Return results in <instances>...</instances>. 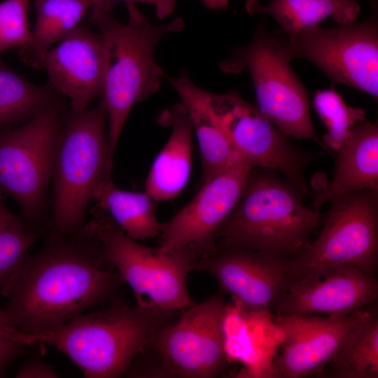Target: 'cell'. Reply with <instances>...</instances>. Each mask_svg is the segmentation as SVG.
Wrapping results in <instances>:
<instances>
[{
  "mask_svg": "<svg viewBox=\"0 0 378 378\" xmlns=\"http://www.w3.org/2000/svg\"><path fill=\"white\" fill-rule=\"evenodd\" d=\"M378 281L351 265L336 267L319 279L293 282L273 315L343 316L374 303Z\"/></svg>",
  "mask_w": 378,
  "mask_h": 378,
  "instance_id": "obj_17",
  "label": "cell"
},
{
  "mask_svg": "<svg viewBox=\"0 0 378 378\" xmlns=\"http://www.w3.org/2000/svg\"><path fill=\"white\" fill-rule=\"evenodd\" d=\"M182 311V310H181ZM181 311L130 306L116 300L84 312L57 329L37 334L22 332L27 346L43 343L67 356L88 378H117L163 327Z\"/></svg>",
  "mask_w": 378,
  "mask_h": 378,
  "instance_id": "obj_3",
  "label": "cell"
},
{
  "mask_svg": "<svg viewBox=\"0 0 378 378\" xmlns=\"http://www.w3.org/2000/svg\"><path fill=\"white\" fill-rule=\"evenodd\" d=\"M114 3L94 0L89 22L97 27L104 52V83L102 97L108 113V137L113 155L127 118L134 104L157 92L164 74L154 52L161 38L181 31V18L153 24L134 3L125 2L128 21L116 20Z\"/></svg>",
  "mask_w": 378,
  "mask_h": 378,
  "instance_id": "obj_2",
  "label": "cell"
},
{
  "mask_svg": "<svg viewBox=\"0 0 378 378\" xmlns=\"http://www.w3.org/2000/svg\"><path fill=\"white\" fill-rule=\"evenodd\" d=\"M322 229L298 255L288 260L293 282L319 279L343 265L370 276L378 269V188L332 197Z\"/></svg>",
  "mask_w": 378,
  "mask_h": 378,
  "instance_id": "obj_7",
  "label": "cell"
},
{
  "mask_svg": "<svg viewBox=\"0 0 378 378\" xmlns=\"http://www.w3.org/2000/svg\"><path fill=\"white\" fill-rule=\"evenodd\" d=\"M15 377L18 378H56L58 375L49 365L41 360L34 359L22 364Z\"/></svg>",
  "mask_w": 378,
  "mask_h": 378,
  "instance_id": "obj_30",
  "label": "cell"
},
{
  "mask_svg": "<svg viewBox=\"0 0 378 378\" xmlns=\"http://www.w3.org/2000/svg\"><path fill=\"white\" fill-rule=\"evenodd\" d=\"M367 308L343 316L273 315L283 337L271 364L272 374L280 378L320 375L350 332L376 309Z\"/></svg>",
  "mask_w": 378,
  "mask_h": 378,
  "instance_id": "obj_15",
  "label": "cell"
},
{
  "mask_svg": "<svg viewBox=\"0 0 378 378\" xmlns=\"http://www.w3.org/2000/svg\"><path fill=\"white\" fill-rule=\"evenodd\" d=\"M27 346L21 340V331L11 323L0 304V377Z\"/></svg>",
  "mask_w": 378,
  "mask_h": 378,
  "instance_id": "obj_29",
  "label": "cell"
},
{
  "mask_svg": "<svg viewBox=\"0 0 378 378\" xmlns=\"http://www.w3.org/2000/svg\"><path fill=\"white\" fill-rule=\"evenodd\" d=\"M5 207L4 203H3V201H2V196H1V192H0V210L4 209Z\"/></svg>",
  "mask_w": 378,
  "mask_h": 378,
  "instance_id": "obj_33",
  "label": "cell"
},
{
  "mask_svg": "<svg viewBox=\"0 0 378 378\" xmlns=\"http://www.w3.org/2000/svg\"><path fill=\"white\" fill-rule=\"evenodd\" d=\"M31 0H6L0 2V53L16 47L29 48L31 43L28 24Z\"/></svg>",
  "mask_w": 378,
  "mask_h": 378,
  "instance_id": "obj_28",
  "label": "cell"
},
{
  "mask_svg": "<svg viewBox=\"0 0 378 378\" xmlns=\"http://www.w3.org/2000/svg\"><path fill=\"white\" fill-rule=\"evenodd\" d=\"M225 293L218 291L183 309L160 329L130 364L125 376L214 378L228 363Z\"/></svg>",
  "mask_w": 378,
  "mask_h": 378,
  "instance_id": "obj_6",
  "label": "cell"
},
{
  "mask_svg": "<svg viewBox=\"0 0 378 378\" xmlns=\"http://www.w3.org/2000/svg\"><path fill=\"white\" fill-rule=\"evenodd\" d=\"M246 8L250 14L271 16L285 35L319 25L328 18L339 25L351 24L360 10L355 0H270L265 5L258 0H249Z\"/></svg>",
  "mask_w": 378,
  "mask_h": 378,
  "instance_id": "obj_22",
  "label": "cell"
},
{
  "mask_svg": "<svg viewBox=\"0 0 378 378\" xmlns=\"http://www.w3.org/2000/svg\"><path fill=\"white\" fill-rule=\"evenodd\" d=\"M320 375L333 378L378 377L377 309L350 332Z\"/></svg>",
  "mask_w": 378,
  "mask_h": 378,
  "instance_id": "obj_24",
  "label": "cell"
},
{
  "mask_svg": "<svg viewBox=\"0 0 378 378\" xmlns=\"http://www.w3.org/2000/svg\"><path fill=\"white\" fill-rule=\"evenodd\" d=\"M378 188V125L368 120L358 125L337 151L332 177L316 195L317 211L333 197Z\"/></svg>",
  "mask_w": 378,
  "mask_h": 378,
  "instance_id": "obj_19",
  "label": "cell"
},
{
  "mask_svg": "<svg viewBox=\"0 0 378 378\" xmlns=\"http://www.w3.org/2000/svg\"><path fill=\"white\" fill-rule=\"evenodd\" d=\"M291 61L278 31H269L260 24L251 41L236 48L220 67L227 74L246 69L261 112L288 137L311 140L328 152L316 134L307 90Z\"/></svg>",
  "mask_w": 378,
  "mask_h": 378,
  "instance_id": "obj_8",
  "label": "cell"
},
{
  "mask_svg": "<svg viewBox=\"0 0 378 378\" xmlns=\"http://www.w3.org/2000/svg\"><path fill=\"white\" fill-rule=\"evenodd\" d=\"M251 169L239 158L202 183L195 197L164 223L158 247L162 251L188 248L197 255L213 248L219 228L243 193Z\"/></svg>",
  "mask_w": 378,
  "mask_h": 378,
  "instance_id": "obj_14",
  "label": "cell"
},
{
  "mask_svg": "<svg viewBox=\"0 0 378 378\" xmlns=\"http://www.w3.org/2000/svg\"><path fill=\"white\" fill-rule=\"evenodd\" d=\"M106 257L132 290L138 305L181 311L195 302L187 286L197 254L188 248L162 251L125 234L109 217L97 214L88 223Z\"/></svg>",
  "mask_w": 378,
  "mask_h": 378,
  "instance_id": "obj_9",
  "label": "cell"
},
{
  "mask_svg": "<svg viewBox=\"0 0 378 378\" xmlns=\"http://www.w3.org/2000/svg\"><path fill=\"white\" fill-rule=\"evenodd\" d=\"M40 234L22 216L6 207L0 210V294L4 295L10 279Z\"/></svg>",
  "mask_w": 378,
  "mask_h": 378,
  "instance_id": "obj_27",
  "label": "cell"
},
{
  "mask_svg": "<svg viewBox=\"0 0 378 378\" xmlns=\"http://www.w3.org/2000/svg\"><path fill=\"white\" fill-rule=\"evenodd\" d=\"M304 199L278 173L253 168L239 202L216 234V241L293 258L309 245L324 218Z\"/></svg>",
  "mask_w": 378,
  "mask_h": 378,
  "instance_id": "obj_4",
  "label": "cell"
},
{
  "mask_svg": "<svg viewBox=\"0 0 378 378\" xmlns=\"http://www.w3.org/2000/svg\"><path fill=\"white\" fill-rule=\"evenodd\" d=\"M62 125L53 102L0 134V192L15 201L24 219L35 227L44 209Z\"/></svg>",
  "mask_w": 378,
  "mask_h": 378,
  "instance_id": "obj_10",
  "label": "cell"
},
{
  "mask_svg": "<svg viewBox=\"0 0 378 378\" xmlns=\"http://www.w3.org/2000/svg\"><path fill=\"white\" fill-rule=\"evenodd\" d=\"M115 2L120 0H108ZM125 2H138L151 4L155 10L156 15L160 19H164L171 15L176 7V0H123Z\"/></svg>",
  "mask_w": 378,
  "mask_h": 378,
  "instance_id": "obj_31",
  "label": "cell"
},
{
  "mask_svg": "<svg viewBox=\"0 0 378 378\" xmlns=\"http://www.w3.org/2000/svg\"><path fill=\"white\" fill-rule=\"evenodd\" d=\"M181 99L198 141L202 174L200 185L240 158L216 122L206 103L204 90L183 72L178 77L164 76Z\"/></svg>",
  "mask_w": 378,
  "mask_h": 378,
  "instance_id": "obj_20",
  "label": "cell"
},
{
  "mask_svg": "<svg viewBox=\"0 0 378 378\" xmlns=\"http://www.w3.org/2000/svg\"><path fill=\"white\" fill-rule=\"evenodd\" d=\"M92 200L129 237L144 241L160 235L164 223L159 221L157 201L145 192L125 190L117 187L111 176L95 188Z\"/></svg>",
  "mask_w": 378,
  "mask_h": 378,
  "instance_id": "obj_21",
  "label": "cell"
},
{
  "mask_svg": "<svg viewBox=\"0 0 378 378\" xmlns=\"http://www.w3.org/2000/svg\"><path fill=\"white\" fill-rule=\"evenodd\" d=\"M124 284L86 224L67 236L48 234L39 252L26 255L4 294V308L20 331L42 333L116 300Z\"/></svg>",
  "mask_w": 378,
  "mask_h": 378,
  "instance_id": "obj_1",
  "label": "cell"
},
{
  "mask_svg": "<svg viewBox=\"0 0 378 378\" xmlns=\"http://www.w3.org/2000/svg\"><path fill=\"white\" fill-rule=\"evenodd\" d=\"M288 260L216 241L197 255L194 270L212 276L240 312L274 314L293 283Z\"/></svg>",
  "mask_w": 378,
  "mask_h": 378,
  "instance_id": "obj_13",
  "label": "cell"
},
{
  "mask_svg": "<svg viewBox=\"0 0 378 378\" xmlns=\"http://www.w3.org/2000/svg\"><path fill=\"white\" fill-rule=\"evenodd\" d=\"M291 60L314 64L334 83L378 96V15L374 6L365 20L334 28L319 25L291 35L278 31Z\"/></svg>",
  "mask_w": 378,
  "mask_h": 378,
  "instance_id": "obj_12",
  "label": "cell"
},
{
  "mask_svg": "<svg viewBox=\"0 0 378 378\" xmlns=\"http://www.w3.org/2000/svg\"><path fill=\"white\" fill-rule=\"evenodd\" d=\"M49 82L70 99L71 110L80 111L102 97L104 83V52L101 35L80 24L55 48L43 55Z\"/></svg>",
  "mask_w": 378,
  "mask_h": 378,
  "instance_id": "obj_16",
  "label": "cell"
},
{
  "mask_svg": "<svg viewBox=\"0 0 378 378\" xmlns=\"http://www.w3.org/2000/svg\"><path fill=\"white\" fill-rule=\"evenodd\" d=\"M208 106L239 157L251 168L274 171L306 197L309 188L304 176L316 154L293 145L259 109L237 91H204Z\"/></svg>",
  "mask_w": 378,
  "mask_h": 378,
  "instance_id": "obj_11",
  "label": "cell"
},
{
  "mask_svg": "<svg viewBox=\"0 0 378 378\" xmlns=\"http://www.w3.org/2000/svg\"><path fill=\"white\" fill-rule=\"evenodd\" d=\"M104 99L94 107L71 110L62 125L53 167L52 205L48 234L80 231L88 203L98 185L111 176L113 158L106 132Z\"/></svg>",
  "mask_w": 378,
  "mask_h": 378,
  "instance_id": "obj_5",
  "label": "cell"
},
{
  "mask_svg": "<svg viewBox=\"0 0 378 378\" xmlns=\"http://www.w3.org/2000/svg\"><path fill=\"white\" fill-rule=\"evenodd\" d=\"M158 122L169 127L171 134L155 158L145 181V191L157 202L173 199L186 186L190 174L193 133L181 103L163 111Z\"/></svg>",
  "mask_w": 378,
  "mask_h": 378,
  "instance_id": "obj_18",
  "label": "cell"
},
{
  "mask_svg": "<svg viewBox=\"0 0 378 378\" xmlns=\"http://www.w3.org/2000/svg\"><path fill=\"white\" fill-rule=\"evenodd\" d=\"M56 92L50 82L35 85L0 59V130L34 117L55 102Z\"/></svg>",
  "mask_w": 378,
  "mask_h": 378,
  "instance_id": "obj_25",
  "label": "cell"
},
{
  "mask_svg": "<svg viewBox=\"0 0 378 378\" xmlns=\"http://www.w3.org/2000/svg\"><path fill=\"white\" fill-rule=\"evenodd\" d=\"M313 105L327 128V133L321 141L328 150L337 152L354 130L367 120L365 111L347 105L334 85L328 89L317 90L313 97Z\"/></svg>",
  "mask_w": 378,
  "mask_h": 378,
  "instance_id": "obj_26",
  "label": "cell"
},
{
  "mask_svg": "<svg viewBox=\"0 0 378 378\" xmlns=\"http://www.w3.org/2000/svg\"><path fill=\"white\" fill-rule=\"evenodd\" d=\"M209 9L221 10L229 8L230 0H199Z\"/></svg>",
  "mask_w": 378,
  "mask_h": 378,
  "instance_id": "obj_32",
  "label": "cell"
},
{
  "mask_svg": "<svg viewBox=\"0 0 378 378\" xmlns=\"http://www.w3.org/2000/svg\"><path fill=\"white\" fill-rule=\"evenodd\" d=\"M94 0H34L36 20L28 51L39 67L43 54L70 34L89 13Z\"/></svg>",
  "mask_w": 378,
  "mask_h": 378,
  "instance_id": "obj_23",
  "label": "cell"
}]
</instances>
